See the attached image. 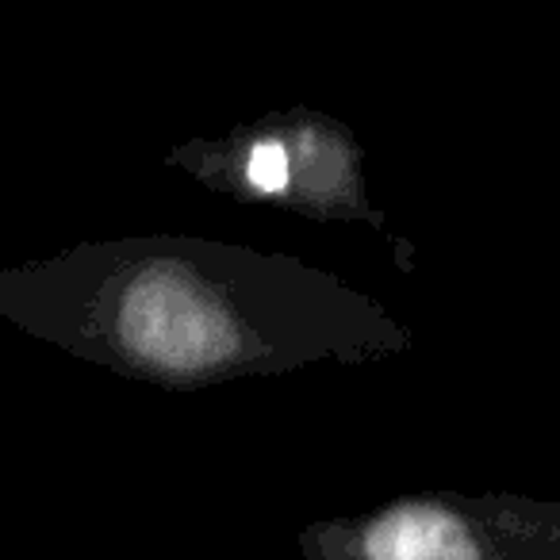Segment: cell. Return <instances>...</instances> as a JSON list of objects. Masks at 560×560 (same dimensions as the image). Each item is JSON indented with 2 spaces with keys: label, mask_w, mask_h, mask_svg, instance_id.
<instances>
[{
  "label": "cell",
  "mask_w": 560,
  "mask_h": 560,
  "mask_svg": "<svg viewBox=\"0 0 560 560\" xmlns=\"http://www.w3.org/2000/svg\"><path fill=\"white\" fill-rule=\"evenodd\" d=\"M0 323L162 392L373 365L415 346L411 327L338 272L196 234L78 242L0 265Z\"/></svg>",
  "instance_id": "obj_1"
},
{
  "label": "cell",
  "mask_w": 560,
  "mask_h": 560,
  "mask_svg": "<svg viewBox=\"0 0 560 560\" xmlns=\"http://www.w3.org/2000/svg\"><path fill=\"white\" fill-rule=\"evenodd\" d=\"M162 165L234 203L384 231V211L369 196L365 150L327 112H265L219 139L177 142L162 154Z\"/></svg>",
  "instance_id": "obj_2"
},
{
  "label": "cell",
  "mask_w": 560,
  "mask_h": 560,
  "mask_svg": "<svg viewBox=\"0 0 560 560\" xmlns=\"http://www.w3.org/2000/svg\"><path fill=\"white\" fill-rule=\"evenodd\" d=\"M300 560H560V503L518 491H407L307 522Z\"/></svg>",
  "instance_id": "obj_3"
}]
</instances>
